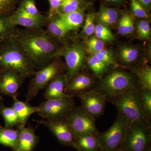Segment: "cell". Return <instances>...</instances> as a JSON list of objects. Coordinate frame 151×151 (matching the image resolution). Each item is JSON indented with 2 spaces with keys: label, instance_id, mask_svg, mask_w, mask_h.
Returning a JSON list of instances; mask_svg holds the SVG:
<instances>
[{
  "label": "cell",
  "instance_id": "6da1fadb",
  "mask_svg": "<svg viewBox=\"0 0 151 151\" xmlns=\"http://www.w3.org/2000/svg\"><path fill=\"white\" fill-rule=\"evenodd\" d=\"M13 37L36 70L61 56L65 45L50 35L43 28L32 29L17 28Z\"/></svg>",
  "mask_w": 151,
  "mask_h": 151
},
{
  "label": "cell",
  "instance_id": "7a4b0ae2",
  "mask_svg": "<svg viewBox=\"0 0 151 151\" xmlns=\"http://www.w3.org/2000/svg\"><path fill=\"white\" fill-rule=\"evenodd\" d=\"M0 67L25 78L33 77L37 71L13 37L4 40L0 46Z\"/></svg>",
  "mask_w": 151,
  "mask_h": 151
},
{
  "label": "cell",
  "instance_id": "3957f363",
  "mask_svg": "<svg viewBox=\"0 0 151 151\" xmlns=\"http://www.w3.org/2000/svg\"><path fill=\"white\" fill-rule=\"evenodd\" d=\"M117 67L108 71L100 80L96 88L93 89L104 94L107 99L131 89L139 88L133 73Z\"/></svg>",
  "mask_w": 151,
  "mask_h": 151
},
{
  "label": "cell",
  "instance_id": "277c9868",
  "mask_svg": "<svg viewBox=\"0 0 151 151\" xmlns=\"http://www.w3.org/2000/svg\"><path fill=\"white\" fill-rule=\"evenodd\" d=\"M119 113L131 123L150 122L143 107L139 88H135L107 99Z\"/></svg>",
  "mask_w": 151,
  "mask_h": 151
},
{
  "label": "cell",
  "instance_id": "5b68a950",
  "mask_svg": "<svg viewBox=\"0 0 151 151\" xmlns=\"http://www.w3.org/2000/svg\"><path fill=\"white\" fill-rule=\"evenodd\" d=\"M59 58H55L47 65L37 70L30 81L26 96V101L29 102L32 100L53 78L66 71L65 64L61 62Z\"/></svg>",
  "mask_w": 151,
  "mask_h": 151
},
{
  "label": "cell",
  "instance_id": "8992f818",
  "mask_svg": "<svg viewBox=\"0 0 151 151\" xmlns=\"http://www.w3.org/2000/svg\"><path fill=\"white\" fill-rule=\"evenodd\" d=\"M151 142L150 122L130 123L120 150L146 151Z\"/></svg>",
  "mask_w": 151,
  "mask_h": 151
},
{
  "label": "cell",
  "instance_id": "52a82bcc",
  "mask_svg": "<svg viewBox=\"0 0 151 151\" xmlns=\"http://www.w3.org/2000/svg\"><path fill=\"white\" fill-rule=\"evenodd\" d=\"M130 123L118 113L111 127L105 132H99L97 136L101 148L104 151L120 150Z\"/></svg>",
  "mask_w": 151,
  "mask_h": 151
},
{
  "label": "cell",
  "instance_id": "ba28073f",
  "mask_svg": "<svg viewBox=\"0 0 151 151\" xmlns=\"http://www.w3.org/2000/svg\"><path fill=\"white\" fill-rule=\"evenodd\" d=\"M86 51L82 44L73 42L65 44L63 48L61 56L65 62V75L68 84L73 76L84 68L86 60Z\"/></svg>",
  "mask_w": 151,
  "mask_h": 151
},
{
  "label": "cell",
  "instance_id": "9c48e42d",
  "mask_svg": "<svg viewBox=\"0 0 151 151\" xmlns=\"http://www.w3.org/2000/svg\"><path fill=\"white\" fill-rule=\"evenodd\" d=\"M75 107L73 98L47 100L38 106L37 114L43 119L50 121L64 120Z\"/></svg>",
  "mask_w": 151,
  "mask_h": 151
},
{
  "label": "cell",
  "instance_id": "30bf717a",
  "mask_svg": "<svg viewBox=\"0 0 151 151\" xmlns=\"http://www.w3.org/2000/svg\"><path fill=\"white\" fill-rule=\"evenodd\" d=\"M65 120L71 129L73 139L84 134L97 136L99 133L95 125V119L85 112L81 106H75Z\"/></svg>",
  "mask_w": 151,
  "mask_h": 151
},
{
  "label": "cell",
  "instance_id": "8fae6325",
  "mask_svg": "<svg viewBox=\"0 0 151 151\" xmlns=\"http://www.w3.org/2000/svg\"><path fill=\"white\" fill-rule=\"evenodd\" d=\"M81 108L94 119L103 115L105 111L107 98L104 94L92 90L78 94Z\"/></svg>",
  "mask_w": 151,
  "mask_h": 151
},
{
  "label": "cell",
  "instance_id": "7c38bea8",
  "mask_svg": "<svg viewBox=\"0 0 151 151\" xmlns=\"http://www.w3.org/2000/svg\"><path fill=\"white\" fill-rule=\"evenodd\" d=\"M37 122L47 127L62 145L70 147L79 151L74 142L71 129L65 119L50 121L43 119Z\"/></svg>",
  "mask_w": 151,
  "mask_h": 151
},
{
  "label": "cell",
  "instance_id": "4fadbf2b",
  "mask_svg": "<svg viewBox=\"0 0 151 151\" xmlns=\"http://www.w3.org/2000/svg\"><path fill=\"white\" fill-rule=\"evenodd\" d=\"M9 19L14 25L21 26L26 29L42 28L45 26L47 16L41 14L37 15L31 14L19 5L17 10L9 16Z\"/></svg>",
  "mask_w": 151,
  "mask_h": 151
},
{
  "label": "cell",
  "instance_id": "5bb4252c",
  "mask_svg": "<svg viewBox=\"0 0 151 151\" xmlns=\"http://www.w3.org/2000/svg\"><path fill=\"white\" fill-rule=\"evenodd\" d=\"M25 78L14 71L4 70L1 76L0 91L15 100L17 98L18 91Z\"/></svg>",
  "mask_w": 151,
  "mask_h": 151
},
{
  "label": "cell",
  "instance_id": "9a60e30c",
  "mask_svg": "<svg viewBox=\"0 0 151 151\" xmlns=\"http://www.w3.org/2000/svg\"><path fill=\"white\" fill-rule=\"evenodd\" d=\"M94 84L93 77L85 72H79L71 79L65 87L66 94L74 97L83 92L90 91Z\"/></svg>",
  "mask_w": 151,
  "mask_h": 151
},
{
  "label": "cell",
  "instance_id": "2e32d148",
  "mask_svg": "<svg viewBox=\"0 0 151 151\" xmlns=\"http://www.w3.org/2000/svg\"><path fill=\"white\" fill-rule=\"evenodd\" d=\"M67 84V77L65 73L57 76L46 86L44 92L45 98L47 100L73 98V96L65 93V87Z\"/></svg>",
  "mask_w": 151,
  "mask_h": 151
},
{
  "label": "cell",
  "instance_id": "e0dca14e",
  "mask_svg": "<svg viewBox=\"0 0 151 151\" xmlns=\"http://www.w3.org/2000/svg\"><path fill=\"white\" fill-rule=\"evenodd\" d=\"M18 129V138L13 151H33L38 143L39 137L36 135L35 129L32 127H22Z\"/></svg>",
  "mask_w": 151,
  "mask_h": 151
},
{
  "label": "cell",
  "instance_id": "ac0fdd59",
  "mask_svg": "<svg viewBox=\"0 0 151 151\" xmlns=\"http://www.w3.org/2000/svg\"><path fill=\"white\" fill-rule=\"evenodd\" d=\"M45 27L46 31L50 35L65 44L67 36L70 32L62 22L58 14L47 18Z\"/></svg>",
  "mask_w": 151,
  "mask_h": 151
},
{
  "label": "cell",
  "instance_id": "d6986e66",
  "mask_svg": "<svg viewBox=\"0 0 151 151\" xmlns=\"http://www.w3.org/2000/svg\"><path fill=\"white\" fill-rule=\"evenodd\" d=\"M12 108L16 112L18 117V124L17 128L25 127L26 124L30 116L39 111L38 107H34L30 105L28 101H22L18 98L14 100Z\"/></svg>",
  "mask_w": 151,
  "mask_h": 151
},
{
  "label": "cell",
  "instance_id": "ffe728a7",
  "mask_svg": "<svg viewBox=\"0 0 151 151\" xmlns=\"http://www.w3.org/2000/svg\"><path fill=\"white\" fill-rule=\"evenodd\" d=\"M89 6V4H88L84 7L74 12L63 14H58L68 30L70 32L78 30L84 23L85 12Z\"/></svg>",
  "mask_w": 151,
  "mask_h": 151
},
{
  "label": "cell",
  "instance_id": "44dd1931",
  "mask_svg": "<svg viewBox=\"0 0 151 151\" xmlns=\"http://www.w3.org/2000/svg\"><path fill=\"white\" fill-rule=\"evenodd\" d=\"M120 12L118 9L101 4L96 17L99 24L108 27L114 24L119 19Z\"/></svg>",
  "mask_w": 151,
  "mask_h": 151
},
{
  "label": "cell",
  "instance_id": "7402d4cb",
  "mask_svg": "<svg viewBox=\"0 0 151 151\" xmlns=\"http://www.w3.org/2000/svg\"><path fill=\"white\" fill-rule=\"evenodd\" d=\"M73 139L79 151H98L101 148L96 135L84 134L77 136Z\"/></svg>",
  "mask_w": 151,
  "mask_h": 151
},
{
  "label": "cell",
  "instance_id": "603a6c76",
  "mask_svg": "<svg viewBox=\"0 0 151 151\" xmlns=\"http://www.w3.org/2000/svg\"><path fill=\"white\" fill-rule=\"evenodd\" d=\"M139 88L151 89V68L147 65H142L132 69Z\"/></svg>",
  "mask_w": 151,
  "mask_h": 151
},
{
  "label": "cell",
  "instance_id": "cb8c5ba5",
  "mask_svg": "<svg viewBox=\"0 0 151 151\" xmlns=\"http://www.w3.org/2000/svg\"><path fill=\"white\" fill-rule=\"evenodd\" d=\"M139 55L137 48L131 45L121 46L119 50V60L125 65H132L136 62Z\"/></svg>",
  "mask_w": 151,
  "mask_h": 151
},
{
  "label": "cell",
  "instance_id": "d4e9b609",
  "mask_svg": "<svg viewBox=\"0 0 151 151\" xmlns=\"http://www.w3.org/2000/svg\"><path fill=\"white\" fill-rule=\"evenodd\" d=\"M19 131L18 129L1 127L0 144L13 149L16 145L18 138Z\"/></svg>",
  "mask_w": 151,
  "mask_h": 151
},
{
  "label": "cell",
  "instance_id": "484cf974",
  "mask_svg": "<svg viewBox=\"0 0 151 151\" xmlns=\"http://www.w3.org/2000/svg\"><path fill=\"white\" fill-rule=\"evenodd\" d=\"M88 67L96 78L100 80L108 71L109 65L102 62L92 55L87 59Z\"/></svg>",
  "mask_w": 151,
  "mask_h": 151
},
{
  "label": "cell",
  "instance_id": "4316f807",
  "mask_svg": "<svg viewBox=\"0 0 151 151\" xmlns=\"http://www.w3.org/2000/svg\"><path fill=\"white\" fill-rule=\"evenodd\" d=\"M134 21L132 14L128 12H124L119 20L118 32L121 35H128L134 31Z\"/></svg>",
  "mask_w": 151,
  "mask_h": 151
},
{
  "label": "cell",
  "instance_id": "83f0119b",
  "mask_svg": "<svg viewBox=\"0 0 151 151\" xmlns=\"http://www.w3.org/2000/svg\"><path fill=\"white\" fill-rule=\"evenodd\" d=\"M86 0H64L60 6L57 14H63L74 12L88 4Z\"/></svg>",
  "mask_w": 151,
  "mask_h": 151
},
{
  "label": "cell",
  "instance_id": "f1b7e54d",
  "mask_svg": "<svg viewBox=\"0 0 151 151\" xmlns=\"http://www.w3.org/2000/svg\"><path fill=\"white\" fill-rule=\"evenodd\" d=\"M0 108V113L4 120L5 127L13 128L17 127L18 124V117L13 108L4 106Z\"/></svg>",
  "mask_w": 151,
  "mask_h": 151
},
{
  "label": "cell",
  "instance_id": "f546056e",
  "mask_svg": "<svg viewBox=\"0 0 151 151\" xmlns=\"http://www.w3.org/2000/svg\"><path fill=\"white\" fill-rule=\"evenodd\" d=\"M17 28L11 23L9 17H0V38L6 40L12 37Z\"/></svg>",
  "mask_w": 151,
  "mask_h": 151
},
{
  "label": "cell",
  "instance_id": "4dcf8cb0",
  "mask_svg": "<svg viewBox=\"0 0 151 151\" xmlns=\"http://www.w3.org/2000/svg\"><path fill=\"white\" fill-rule=\"evenodd\" d=\"M96 19V14L93 12L86 14L83 29L81 32L82 37H87L94 33L95 25L94 21Z\"/></svg>",
  "mask_w": 151,
  "mask_h": 151
},
{
  "label": "cell",
  "instance_id": "1f68e13d",
  "mask_svg": "<svg viewBox=\"0 0 151 151\" xmlns=\"http://www.w3.org/2000/svg\"><path fill=\"white\" fill-rule=\"evenodd\" d=\"M94 33L95 37L103 42H109L114 40L115 38L108 27L100 24L95 25Z\"/></svg>",
  "mask_w": 151,
  "mask_h": 151
},
{
  "label": "cell",
  "instance_id": "d6a6232c",
  "mask_svg": "<svg viewBox=\"0 0 151 151\" xmlns=\"http://www.w3.org/2000/svg\"><path fill=\"white\" fill-rule=\"evenodd\" d=\"M92 55L110 66H113L114 67H117L119 66L118 63L115 61L113 52L111 50L103 49L97 52H94Z\"/></svg>",
  "mask_w": 151,
  "mask_h": 151
},
{
  "label": "cell",
  "instance_id": "836d02e7",
  "mask_svg": "<svg viewBox=\"0 0 151 151\" xmlns=\"http://www.w3.org/2000/svg\"><path fill=\"white\" fill-rule=\"evenodd\" d=\"M143 107L146 115L150 119L151 117V89L139 88Z\"/></svg>",
  "mask_w": 151,
  "mask_h": 151
},
{
  "label": "cell",
  "instance_id": "e575fe53",
  "mask_svg": "<svg viewBox=\"0 0 151 151\" xmlns=\"http://www.w3.org/2000/svg\"><path fill=\"white\" fill-rule=\"evenodd\" d=\"M18 0H0V17H9L15 9Z\"/></svg>",
  "mask_w": 151,
  "mask_h": 151
},
{
  "label": "cell",
  "instance_id": "d590c367",
  "mask_svg": "<svg viewBox=\"0 0 151 151\" xmlns=\"http://www.w3.org/2000/svg\"><path fill=\"white\" fill-rule=\"evenodd\" d=\"M130 6L132 13L139 18L146 19L149 16L145 8L137 0H129Z\"/></svg>",
  "mask_w": 151,
  "mask_h": 151
},
{
  "label": "cell",
  "instance_id": "8d00e7d4",
  "mask_svg": "<svg viewBox=\"0 0 151 151\" xmlns=\"http://www.w3.org/2000/svg\"><path fill=\"white\" fill-rule=\"evenodd\" d=\"M138 35L142 40L149 39L150 36L151 28L149 22L145 20L138 22L137 24Z\"/></svg>",
  "mask_w": 151,
  "mask_h": 151
},
{
  "label": "cell",
  "instance_id": "74e56055",
  "mask_svg": "<svg viewBox=\"0 0 151 151\" xmlns=\"http://www.w3.org/2000/svg\"><path fill=\"white\" fill-rule=\"evenodd\" d=\"M87 50L91 53L97 52L104 49V42L95 36L89 38L86 42Z\"/></svg>",
  "mask_w": 151,
  "mask_h": 151
},
{
  "label": "cell",
  "instance_id": "f35d334b",
  "mask_svg": "<svg viewBox=\"0 0 151 151\" xmlns=\"http://www.w3.org/2000/svg\"><path fill=\"white\" fill-rule=\"evenodd\" d=\"M20 5L26 12L33 15L41 14L36 6V0H22Z\"/></svg>",
  "mask_w": 151,
  "mask_h": 151
},
{
  "label": "cell",
  "instance_id": "ab89813d",
  "mask_svg": "<svg viewBox=\"0 0 151 151\" xmlns=\"http://www.w3.org/2000/svg\"><path fill=\"white\" fill-rule=\"evenodd\" d=\"M49 4L50 8L47 16L50 18L57 14L60 6L64 0H47Z\"/></svg>",
  "mask_w": 151,
  "mask_h": 151
},
{
  "label": "cell",
  "instance_id": "60d3db41",
  "mask_svg": "<svg viewBox=\"0 0 151 151\" xmlns=\"http://www.w3.org/2000/svg\"><path fill=\"white\" fill-rule=\"evenodd\" d=\"M102 1L107 4L113 6H119L123 4L125 0H102Z\"/></svg>",
  "mask_w": 151,
  "mask_h": 151
},
{
  "label": "cell",
  "instance_id": "b9f144b4",
  "mask_svg": "<svg viewBox=\"0 0 151 151\" xmlns=\"http://www.w3.org/2000/svg\"><path fill=\"white\" fill-rule=\"evenodd\" d=\"M140 3L142 6L145 8L146 11H148L150 9L151 0H137Z\"/></svg>",
  "mask_w": 151,
  "mask_h": 151
},
{
  "label": "cell",
  "instance_id": "7bdbcfd3",
  "mask_svg": "<svg viewBox=\"0 0 151 151\" xmlns=\"http://www.w3.org/2000/svg\"><path fill=\"white\" fill-rule=\"evenodd\" d=\"M5 40L3 39L0 38V46H1V44L2 43L4 40Z\"/></svg>",
  "mask_w": 151,
  "mask_h": 151
},
{
  "label": "cell",
  "instance_id": "ee69618b",
  "mask_svg": "<svg viewBox=\"0 0 151 151\" xmlns=\"http://www.w3.org/2000/svg\"><path fill=\"white\" fill-rule=\"evenodd\" d=\"M146 151H151V146L149 147L147 149Z\"/></svg>",
  "mask_w": 151,
  "mask_h": 151
},
{
  "label": "cell",
  "instance_id": "f6af8a7d",
  "mask_svg": "<svg viewBox=\"0 0 151 151\" xmlns=\"http://www.w3.org/2000/svg\"><path fill=\"white\" fill-rule=\"evenodd\" d=\"M1 99H0V107H2L1 105Z\"/></svg>",
  "mask_w": 151,
  "mask_h": 151
},
{
  "label": "cell",
  "instance_id": "bcb514c9",
  "mask_svg": "<svg viewBox=\"0 0 151 151\" xmlns=\"http://www.w3.org/2000/svg\"><path fill=\"white\" fill-rule=\"evenodd\" d=\"M98 151H104V150H103V149H102V148H100V150H98Z\"/></svg>",
  "mask_w": 151,
  "mask_h": 151
},
{
  "label": "cell",
  "instance_id": "7dc6e473",
  "mask_svg": "<svg viewBox=\"0 0 151 151\" xmlns=\"http://www.w3.org/2000/svg\"><path fill=\"white\" fill-rule=\"evenodd\" d=\"M0 84H1V76H0ZM1 92V91H0Z\"/></svg>",
  "mask_w": 151,
  "mask_h": 151
},
{
  "label": "cell",
  "instance_id": "c3c4849f",
  "mask_svg": "<svg viewBox=\"0 0 151 151\" xmlns=\"http://www.w3.org/2000/svg\"><path fill=\"white\" fill-rule=\"evenodd\" d=\"M119 151H121V150H119Z\"/></svg>",
  "mask_w": 151,
  "mask_h": 151
}]
</instances>
